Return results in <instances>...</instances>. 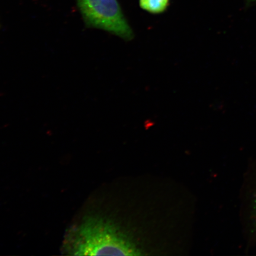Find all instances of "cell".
Here are the masks:
<instances>
[{"instance_id": "6da1fadb", "label": "cell", "mask_w": 256, "mask_h": 256, "mask_svg": "<svg viewBox=\"0 0 256 256\" xmlns=\"http://www.w3.org/2000/svg\"><path fill=\"white\" fill-rule=\"evenodd\" d=\"M64 251L72 256H140L142 251L110 220L85 218L73 227L64 241Z\"/></svg>"}, {"instance_id": "7a4b0ae2", "label": "cell", "mask_w": 256, "mask_h": 256, "mask_svg": "<svg viewBox=\"0 0 256 256\" xmlns=\"http://www.w3.org/2000/svg\"><path fill=\"white\" fill-rule=\"evenodd\" d=\"M86 25L110 32L126 41L134 34L118 0H76Z\"/></svg>"}, {"instance_id": "3957f363", "label": "cell", "mask_w": 256, "mask_h": 256, "mask_svg": "<svg viewBox=\"0 0 256 256\" xmlns=\"http://www.w3.org/2000/svg\"><path fill=\"white\" fill-rule=\"evenodd\" d=\"M170 0H140V6L144 10L152 14H162L167 10Z\"/></svg>"}, {"instance_id": "277c9868", "label": "cell", "mask_w": 256, "mask_h": 256, "mask_svg": "<svg viewBox=\"0 0 256 256\" xmlns=\"http://www.w3.org/2000/svg\"><path fill=\"white\" fill-rule=\"evenodd\" d=\"M252 214L256 218V194L254 198V202H252Z\"/></svg>"}, {"instance_id": "5b68a950", "label": "cell", "mask_w": 256, "mask_h": 256, "mask_svg": "<svg viewBox=\"0 0 256 256\" xmlns=\"http://www.w3.org/2000/svg\"><path fill=\"white\" fill-rule=\"evenodd\" d=\"M246 5L248 6H252L256 5V0H244Z\"/></svg>"}]
</instances>
